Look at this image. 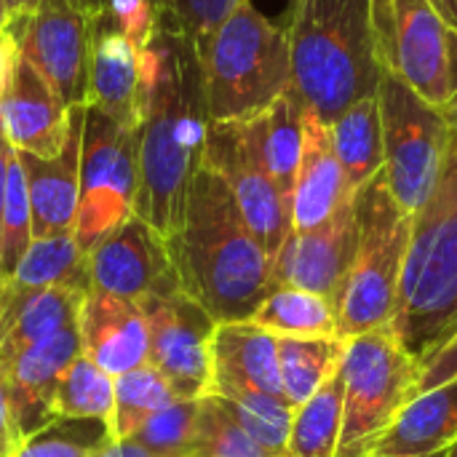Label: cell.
I'll return each mask as SVG.
<instances>
[{
	"instance_id": "1",
	"label": "cell",
	"mask_w": 457,
	"mask_h": 457,
	"mask_svg": "<svg viewBox=\"0 0 457 457\" xmlns=\"http://www.w3.org/2000/svg\"><path fill=\"white\" fill-rule=\"evenodd\" d=\"M142 62V129L139 193L134 214L171 238L185 217L187 193L204 163L209 110L195 43L171 29H158Z\"/></svg>"
},
{
	"instance_id": "2",
	"label": "cell",
	"mask_w": 457,
	"mask_h": 457,
	"mask_svg": "<svg viewBox=\"0 0 457 457\" xmlns=\"http://www.w3.org/2000/svg\"><path fill=\"white\" fill-rule=\"evenodd\" d=\"M166 246L182 292L217 324L252 321L276 289L273 257L254 238L228 182L204 163L193 177L182 225Z\"/></svg>"
},
{
	"instance_id": "3",
	"label": "cell",
	"mask_w": 457,
	"mask_h": 457,
	"mask_svg": "<svg viewBox=\"0 0 457 457\" xmlns=\"http://www.w3.org/2000/svg\"><path fill=\"white\" fill-rule=\"evenodd\" d=\"M287 35L292 88L324 123L378 94L372 0H297Z\"/></svg>"
},
{
	"instance_id": "4",
	"label": "cell",
	"mask_w": 457,
	"mask_h": 457,
	"mask_svg": "<svg viewBox=\"0 0 457 457\" xmlns=\"http://www.w3.org/2000/svg\"><path fill=\"white\" fill-rule=\"evenodd\" d=\"M391 332L420 364L457 337V129L439 182L412 217Z\"/></svg>"
},
{
	"instance_id": "5",
	"label": "cell",
	"mask_w": 457,
	"mask_h": 457,
	"mask_svg": "<svg viewBox=\"0 0 457 457\" xmlns=\"http://www.w3.org/2000/svg\"><path fill=\"white\" fill-rule=\"evenodd\" d=\"M212 123L246 120L292 86L287 27L241 0L222 24L195 43Z\"/></svg>"
},
{
	"instance_id": "6",
	"label": "cell",
	"mask_w": 457,
	"mask_h": 457,
	"mask_svg": "<svg viewBox=\"0 0 457 457\" xmlns=\"http://www.w3.org/2000/svg\"><path fill=\"white\" fill-rule=\"evenodd\" d=\"M353 204L359 222L356 252L332 297L340 340L391 327L412 236V217L394 198L386 171L359 187Z\"/></svg>"
},
{
	"instance_id": "7",
	"label": "cell",
	"mask_w": 457,
	"mask_h": 457,
	"mask_svg": "<svg viewBox=\"0 0 457 457\" xmlns=\"http://www.w3.org/2000/svg\"><path fill=\"white\" fill-rule=\"evenodd\" d=\"M343 372V428L335 457H372L399 412L418 396L420 361L386 327L348 340Z\"/></svg>"
},
{
	"instance_id": "8",
	"label": "cell",
	"mask_w": 457,
	"mask_h": 457,
	"mask_svg": "<svg viewBox=\"0 0 457 457\" xmlns=\"http://www.w3.org/2000/svg\"><path fill=\"white\" fill-rule=\"evenodd\" d=\"M372 32L383 70L436 110L457 102V29L431 0H372Z\"/></svg>"
},
{
	"instance_id": "9",
	"label": "cell",
	"mask_w": 457,
	"mask_h": 457,
	"mask_svg": "<svg viewBox=\"0 0 457 457\" xmlns=\"http://www.w3.org/2000/svg\"><path fill=\"white\" fill-rule=\"evenodd\" d=\"M378 104L383 120L386 179L399 206L415 217L445 169L450 123L394 72L380 70Z\"/></svg>"
},
{
	"instance_id": "10",
	"label": "cell",
	"mask_w": 457,
	"mask_h": 457,
	"mask_svg": "<svg viewBox=\"0 0 457 457\" xmlns=\"http://www.w3.org/2000/svg\"><path fill=\"white\" fill-rule=\"evenodd\" d=\"M139 193V129H123L86 107L75 238L88 254L134 217Z\"/></svg>"
},
{
	"instance_id": "11",
	"label": "cell",
	"mask_w": 457,
	"mask_h": 457,
	"mask_svg": "<svg viewBox=\"0 0 457 457\" xmlns=\"http://www.w3.org/2000/svg\"><path fill=\"white\" fill-rule=\"evenodd\" d=\"M8 27L27 59L64 99L67 107H86L96 8L80 0H48L37 11L16 16Z\"/></svg>"
},
{
	"instance_id": "12",
	"label": "cell",
	"mask_w": 457,
	"mask_h": 457,
	"mask_svg": "<svg viewBox=\"0 0 457 457\" xmlns=\"http://www.w3.org/2000/svg\"><path fill=\"white\" fill-rule=\"evenodd\" d=\"M147 321V364L177 399L212 396V340L217 321L182 289L139 303Z\"/></svg>"
},
{
	"instance_id": "13",
	"label": "cell",
	"mask_w": 457,
	"mask_h": 457,
	"mask_svg": "<svg viewBox=\"0 0 457 457\" xmlns=\"http://www.w3.org/2000/svg\"><path fill=\"white\" fill-rule=\"evenodd\" d=\"M204 166L214 169L228 182L254 238L276 260L292 233V201L265 169L244 120L209 123Z\"/></svg>"
},
{
	"instance_id": "14",
	"label": "cell",
	"mask_w": 457,
	"mask_h": 457,
	"mask_svg": "<svg viewBox=\"0 0 457 457\" xmlns=\"http://www.w3.org/2000/svg\"><path fill=\"white\" fill-rule=\"evenodd\" d=\"M88 270L91 289L134 303L182 289L166 238L137 214L88 252Z\"/></svg>"
},
{
	"instance_id": "15",
	"label": "cell",
	"mask_w": 457,
	"mask_h": 457,
	"mask_svg": "<svg viewBox=\"0 0 457 457\" xmlns=\"http://www.w3.org/2000/svg\"><path fill=\"white\" fill-rule=\"evenodd\" d=\"M359 238L356 204L348 198L324 225L297 233L292 230L273 260L276 287H297L329 300L340 289Z\"/></svg>"
},
{
	"instance_id": "16",
	"label": "cell",
	"mask_w": 457,
	"mask_h": 457,
	"mask_svg": "<svg viewBox=\"0 0 457 457\" xmlns=\"http://www.w3.org/2000/svg\"><path fill=\"white\" fill-rule=\"evenodd\" d=\"M75 107H67L54 86L27 62L19 59L11 83L0 99V120L13 150L54 158L64 150Z\"/></svg>"
},
{
	"instance_id": "17",
	"label": "cell",
	"mask_w": 457,
	"mask_h": 457,
	"mask_svg": "<svg viewBox=\"0 0 457 457\" xmlns=\"http://www.w3.org/2000/svg\"><path fill=\"white\" fill-rule=\"evenodd\" d=\"M80 353H83L80 329L70 327V329L21 351L13 361L0 367V375L8 386L16 423H19L24 439L59 418L56 415V391H59L64 372Z\"/></svg>"
},
{
	"instance_id": "18",
	"label": "cell",
	"mask_w": 457,
	"mask_h": 457,
	"mask_svg": "<svg viewBox=\"0 0 457 457\" xmlns=\"http://www.w3.org/2000/svg\"><path fill=\"white\" fill-rule=\"evenodd\" d=\"M83 120L86 107H75L67 145L54 158H35L19 153L27 177L32 238H51L75 233L78 201H80V153H83Z\"/></svg>"
},
{
	"instance_id": "19",
	"label": "cell",
	"mask_w": 457,
	"mask_h": 457,
	"mask_svg": "<svg viewBox=\"0 0 457 457\" xmlns=\"http://www.w3.org/2000/svg\"><path fill=\"white\" fill-rule=\"evenodd\" d=\"M80 343L99 370L120 378L147 364V321L139 303L88 289L80 305Z\"/></svg>"
},
{
	"instance_id": "20",
	"label": "cell",
	"mask_w": 457,
	"mask_h": 457,
	"mask_svg": "<svg viewBox=\"0 0 457 457\" xmlns=\"http://www.w3.org/2000/svg\"><path fill=\"white\" fill-rule=\"evenodd\" d=\"M284 396L276 335L254 321L217 324L212 340V396ZM287 399V396H284Z\"/></svg>"
},
{
	"instance_id": "21",
	"label": "cell",
	"mask_w": 457,
	"mask_h": 457,
	"mask_svg": "<svg viewBox=\"0 0 457 457\" xmlns=\"http://www.w3.org/2000/svg\"><path fill=\"white\" fill-rule=\"evenodd\" d=\"M353 195L356 193L348 187L345 171L335 153L329 123H324L308 107L303 129V153L292 193V230L305 233L324 225Z\"/></svg>"
},
{
	"instance_id": "22",
	"label": "cell",
	"mask_w": 457,
	"mask_h": 457,
	"mask_svg": "<svg viewBox=\"0 0 457 457\" xmlns=\"http://www.w3.org/2000/svg\"><path fill=\"white\" fill-rule=\"evenodd\" d=\"M83 297L86 292L67 287L21 289L0 281V367L21 351L78 327Z\"/></svg>"
},
{
	"instance_id": "23",
	"label": "cell",
	"mask_w": 457,
	"mask_h": 457,
	"mask_svg": "<svg viewBox=\"0 0 457 457\" xmlns=\"http://www.w3.org/2000/svg\"><path fill=\"white\" fill-rule=\"evenodd\" d=\"M86 107L123 129H142V62L139 51L115 29L96 21Z\"/></svg>"
},
{
	"instance_id": "24",
	"label": "cell",
	"mask_w": 457,
	"mask_h": 457,
	"mask_svg": "<svg viewBox=\"0 0 457 457\" xmlns=\"http://www.w3.org/2000/svg\"><path fill=\"white\" fill-rule=\"evenodd\" d=\"M453 445H457V380L418 394L386 431L375 455H439Z\"/></svg>"
},
{
	"instance_id": "25",
	"label": "cell",
	"mask_w": 457,
	"mask_h": 457,
	"mask_svg": "<svg viewBox=\"0 0 457 457\" xmlns=\"http://www.w3.org/2000/svg\"><path fill=\"white\" fill-rule=\"evenodd\" d=\"M305 102L289 86L270 107L246 118V131L265 169L292 201L300 153H303V129H305Z\"/></svg>"
},
{
	"instance_id": "26",
	"label": "cell",
	"mask_w": 457,
	"mask_h": 457,
	"mask_svg": "<svg viewBox=\"0 0 457 457\" xmlns=\"http://www.w3.org/2000/svg\"><path fill=\"white\" fill-rule=\"evenodd\" d=\"M329 131H332L335 153L345 171L348 187L356 193L386 166L383 120H380L378 94L356 102L343 115H337L329 123Z\"/></svg>"
},
{
	"instance_id": "27",
	"label": "cell",
	"mask_w": 457,
	"mask_h": 457,
	"mask_svg": "<svg viewBox=\"0 0 457 457\" xmlns=\"http://www.w3.org/2000/svg\"><path fill=\"white\" fill-rule=\"evenodd\" d=\"M8 284L21 289H51L67 287L78 292L91 289L88 254L78 244L75 233H62L51 238H32L24 260Z\"/></svg>"
},
{
	"instance_id": "28",
	"label": "cell",
	"mask_w": 457,
	"mask_h": 457,
	"mask_svg": "<svg viewBox=\"0 0 457 457\" xmlns=\"http://www.w3.org/2000/svg\"><path fill=\"white\" fill-rule=\"evenodd\" d=\"M345 372L343 364L321 383V388L295 410L287 457H335L343 428Z\"/></svg>"
},
{
	"instance_id": "29",
	"label": "cell",
	"mask_w": 457,
	"mask_h": 457,
	"mask_svg": "<svg viewBox=\"0 0 457 457\" xmlns=\"http://www.w3.org/2000/svg\"><path fill=\"white\" fill-rule=\"evenodd\" d=\"M348 340L340 337H276L284 396L292 407L308 402L343 364Z\"/></svg>"
},
{
	"instance_id": "30",
	"label": "cell",
	"mask_w": 457,
	"mask_h": 457,
	"mask_svg": "<svg viewBox=\"0 0 457 457\" xmlns=\"http://www.w3.org/2000/svg\"><path fill=\"white\" fill-rule=\"evenodd\" d=\"M252 321L276 337H337L329 300L297 287H276Z\"/></svg>"
},
{
	"instance_id": "31",
	"label": "cell",
	"mask_w": 457,
	"mask_h": 457,
	"mask_svg": "<svg viewBox=\"0 0 457 457\" xmlns=\"http://www.w3.org/2000/svg\"><path fill=\"white\" fill-rule=\"evenodd\" d=\"M174 391L163 380V375L142 364L120 378H115V410H112V436L131 439L145 420L174 402Z\"/></svg>"
},
{
	"instance_id": "32",
	"label": "cell",
	"mask_w": 457,
	"mask_h": 457,
	"mask_svg": "<svg viewBox=\"0 0 457 457\" xmlns=\"http://www.w3.org/2000/svg\"><path fill=\"white\" fill-rule=\"evenodd\" d=\"M233 420L270 455L287 457V445L292 434L295 410L284 396L270 394H236L220 396Z\"/></svg>"
},
{
	"instance_id": "33",
	"label": "cell",
	"mask_w": 457,
	"mask_h": 457,
	"mask_svg": "<svg viewBox=\"0 0 457 457\" xmlns=\"http://www.w3.org/2000/svg\"><path fill=\"white\" fill-rule=\"evenodd\" d=\"M115 378L99 370L88 356H78L64 372L56 391L59 418H99L112 423Z\"/></svg>"
},
{
	"instance_id": "34",
	"label": "cell",
	"mask_w": 457,
	"mask_h": 457,
	"mask_svg": "<svg viewBox=\"0 0 457 457\" xmlns=\"http://www.w3.org/2000/svg\"><path fill=\"white\" fill-rule=\"evenodd\" d=\"M112 436L110 420L56 418L24 439L16 457H94Z\"/></svg>"
},
{
	"instance_id": "35",
	"label": "cell",
	"mask_w": 457,
	"mask_h": 457,
	"mask_svg": "<svg viewBox=\"0 0 457 457\" xmlns=\"http://www.w3.org/2000/svg\"><path fill=\"white\" fill-rule=\"evenodd\" d=\"M29 244H32V209H29L27 177L19 153L13 150L8 163L3 217H0V281H8L16 273Z\"/></svg>"
},
{
	"instance_id": "36",
	"label": "cell",
	"mask_w": 457,
	"mask_h": 457,
	"mask_svg": "<svg viewBox=\"0 0 457 457\" xmlns=\"http://www.w3.org/2000/svg\"><path fill=\"white\" fill-rule=\"evenodd\" d=\"M190 457H278L262 450L225 410L220 396H204Z\"/></svg>"
},
{
	"instance_id": "37",
	"label": "cell",
	"mask_w": 457,
	"mask_h": 457,
	"mask_svg": "<svg viewBox=\"0 0 457 457\" xmlns=\"http://www.w3.org/2000/svg\"><path fill=\"white\" fill-rule=\"evenodd\" d=\"M198 404L201 399L198 402L174 399L169 407H163L150 420H145L131 439L161 457L190 455L195 423H198Z\"/></svg>"
},
{
	"instance_id": "38",
	"label": "cell",
	"mask_w": 457,
	"mask_h": 457,
	"mask_svg": "<svg viewBox=\"0 0 457 457\" xmlns=\"http://www.w3.org/2000/svg\"><path fill=\"white\" fill-rule=\"evenodd\" d=\"M96 21L120 32L139 54L150 48L161 29L155 0H99Z\"/></svg>"
},
{
	"instance_id": "39",
	"label": "cell",
	"mask_w": 457,
	"mask_h": 457,
	"mask_svg": "<svg viewBox=\"0 0 457 457\" xmlns=\"http://www.w3.org/2000/svg\"><path fill=\"white\" fill-rule=\"evenodd\" d=\"M241 0H155L161 24L201 43Z\"/></svg>"
},
{
	"instance_id": "40",
	"label": "cell",
	"mask_w": 457,
	"mask_h": 457,
	"mask_svg": "<svg viewBox=\"0 0 457 457\" xmlns=\"http://www.w3.org/2000/svg\"><path fill=\"white\" fill-rule=\"evenodd\" d=\"M457 380V337L453 343H447L442 351H436L431 359H426L420 364V383H418V394L434 391L439 386H447Z\"/></svg>"
},
{
	"instance_id": "41",
	"label": "cell",
	"mask_w": 457,
	"mask_h": 457,
	"mask_svg": "<svg viewBox=\"0 0 457 457\" xmlns=\"http://www.w3.org/2000/svg\"><path fill=\"white\" fill-rule=\"evenodd\" d=\"M21 445H24V434L16 423L11 396H8V386L0 375V457H16Z\"/></svg>"
},
{
	"instance_id": "42",
	"label": "cell",
	"mask_w": 457,
	"mask_h": 457,
	"mask_svg": "<svg viewBox=\"0 0 457 457\" xmlns=\"http://www.w3.org/2000/svg\"><path fill=\"white\" fill-rule=\"evenodd\" d=\"M19 59H21V54H19V43H16L13 32L8 27H0V99L11 83V75H13Z\"/></svg>"
},
{
	"instance_id": "43",
	"label": "cell",
	"mask_w": 457,
	"mask_h": 457,
	"mask_svg": "<svg viewBox=\"0 0 457 457\" xmlns=\"http://www.w3.org/2000/svg\"><path fill=\"white\" fill-rule=\"evenodd\" d=\"M43 3H48V0H0V24L11 21V19H16V16L32 13V11H37ZM80 3L94 5V8L99 5V0H80Z\"/></svg>"
},
{
	"instance_id": "44",
	"label": "cell",
	"mask_w": 457,
	"mask_h": 457,
	"mask_svg": "<svg viewBox=\"0 0 457 457\" xmlns=\"http://www.w3.org/2000/svg\"><path fill=\"white\" fill-rule=\"evenodd\" d=\"M94 457H161L147 447L137 445L134 439H110Z\"/></svg>"
},
{
	"instance_id": "45",
	"label": "cell",
	"mask_w": 457,
	"mask_h": 457,
	"mask_svg": "<svg viewBox=\"0 0 457 457\" xmlns=\"http://www.w3.org/2000/svg\"><path fill=\"white\" fill-rule=\"evenodd\" d=\"M13 147L5 137L3 120H0V217H3V204H5V185H8V163H11Z\"/></svg>"
},
{
	"instance_id": "46",
	"label": "cell",
	"mask_w": 457,
	"mask_h": 457,
	"mask_svg": "<svg viewBox=\"0 0 457 457\" xmlns=\"http://www.w3.org/2000/svg\"><path fill=\"white\" fill-rule=\"evenodd\" d=\"M431 5L442 13L447 24H453L457 29V0H431Z\"/></svg>"
},
{
	"instance_id": "47",
	"label": "cell",
	"mask_w": 457,
	"mask_h": 457,
	"mask_svg": "<svg viewBox=\"0 0 457 457\" xmlns=\"http://www.w3.org/2000/svg\"><path fill=\"white\" fill-rule=\"evenodd\" d=\"M445 118H447V123H450V126H455L457 129V102L450 107V110H445Z\"/></svg>"
},
{
	"instance_id": "48",
	"label": "cell",
	"mask_w": 457,
	"mask_h": 457,
	"mask_svg": "<svg viewBox=\"0 0 457 457\" xmlns=\"http://www.w3.org/2000/svg\"><path fill=\"white\" fill-rule=\"evenodd\" d=\"M445 457H457V445H453V447L447 450V455H445Z\"/></svg>"
},
{
	"instance_id": "49",
	"label": "cell",
	"mask_w": 457,
	"mask_h": 457,
	"mask_svg": "<svg viewBox=\"0 0 457 457\" xmlns=\"http://www.w3.org/2000/svg\"><path fill=\"white\" fill-rule=\"evenodd\" d=\"M447 453H439V455H426V457H445ZM372 457H383V455H372Z\"/></svg>"
},
{
	"instance_id": "50",
	"label": "cell",
	"mask_w": 457,
	"mask_h": 457,
	"mask_svg": "<svg viewBox=\"0 0 457 457\" xmlns=\"http://www.w3.org/2000/svg\"><path fill=\"white\" fill-rule=\"evenodd\" d=\"M295 3H297V0H289V5H295Z\"/></svg>"
},
{
	"instance_id": "51",
	"label": "cell",
	"mask_w": 457,
	"mask_h": 457,
	"mask_svg": "<svg viewBox=\"0 0 457 457\" xmlns=\"http://www.w3.org/2000/svg\"><path fill=\"white\" fill-rule=\"evenodd\" d=\"M182 457H190V455H182Z\"/></svg>"
}]
</instances>
